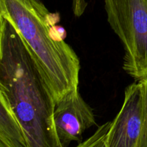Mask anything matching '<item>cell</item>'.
Here are the masks:
<instances>
[{"mask_svg":"<svg viewBox=\"0 0 147 147\" xmlns=\"http://www.w3.org/2000/svg\"><path fill=\"white\" fill-rule=\"evenodd\" d=\"M0 80L24 133L27 147H63L53 121L55 103L30 51L3 17Z\"/></svg>","mask_w":147,"mask_h":147,"instance_id":"obj_1","label":"cell"},{"mask_svg":"<svg viewBox=\"0 0 147 147\" xmlns=\"http://www.w3.org/2000/svg\"><path fill=\"white\" fill-rule=\"evenodd\" d=\"M0 14L13 26L35 61L55 103L78 89L80 63L40 0H0Z\"/></svg>","mask_w":147,"mask_h":147,"instance_id":"obj_2","label":"cell"},{"mask_svg":"<svg viewBox=\"0 0 147 147\" xmlns=\"http://www.w3.org/2000/svg\"><path fill=\"white\" fill-rule=\"evenodd\" d=\"M111 27L124 49L123 68L137 81L147 78V0H104Z\"/></svg>","mask_w":147,"mask_h":147,"instance_id":"obj_3","label":"cell"},{"mask_svg":"<svg viewBox=\"0 0 147 147\" xmlns=\"http://www.w3.org/2000/svg\"><path fill=\"white\" fill-rule=\"evenodd\" d=\"M53 121L63 147H67L73 142L81 143L83 133L96 124L93 109L83 100L79 88L56 103Z\"/></svg>","mask_w":147,"mask_h":147,"instance_id":"obj_4","label":"cell"},{"mask_svg":"<svg viewBox=\"0 0 147 147\" xmlns=\"http://www.w3.org/2000/svg\"><path fill=\"white\" fill-rule=\"evenodd\" d=\"M141 126V88L137 82L125 89L121 109L108 132L106 147H139Z\"/></svg>","mask_w":147,"mask_h":147,"instance_id":"obj_5","label":"cell"},{"mask_svg":"<svg viewBox=\"0 0 147 147\" xmlns=\"http://www.w3.org/2000/svg\"><path fill=\"white\" fill-rule=\"evenodd\" d=\"M0 147H27L24 133L0 80Z\"/></svg>","mask_w":147,"mask_h":147,"instance_id":"obj_6","label":"cell"},{"mask_svg":"<svg viewBox=\"0 0 147 147\" xmlns=\"http://www.w3.org/2000/svg\"><path fill=\"white\" fill-rule=\"evenodd\" d=\"M141 88V126L139 147H147V78L139 80Z\"/></svg>","mask_w":147,"mask_h":147,"instance_id":"obj_7","label":"cell"},{"mask_svg":"<svg viewBox=\"0 0 147 147\" xmlns=\"http://www.w3.org/2000/svg\"><path fill=\"white\" fill-rule=\"evenodd\" d=\"M111 121H108L98 126L97 130L85 142L78 144L76 147H106V137Z\"/></svg>","mask_w":147,"mask_h":147,"instance_id":"obj_8","label":"cell"},{"mask_svg":"<svg viewBox=\"0 0 147 147\" xmlns=\"http://www.w3.org/2000/svg\"><path fill=\"white\" fill-rule=\"evenodd\" d=\"M87 6L86 0H73V11L75 16L80 17L83 15Z\"/></svg>","mask_w":147,"mask_h":147,"instance_id":"obj_9","label":"cell"},{"mask_svg":"<svg viewBox=\"0 0 147 147\" xmlns=\"http://www.w3.org/2000/svg\"><path fill=\"white\" fill-rule=\"evenodd\" d=\"M2 21H3V17H1V14H0V37H1V27H2Z\"/></svg>","mask_w":147,"mask_h":147,"instance_id":"obj_10","label":"cell"},{"mask_svg":"<svg viewBox=\"0 0 147 147\" xmlns=\"http://www.w3.org/2000/svg\"><path fill=\"white\" fill-rule=\"evenodd\" d=\"M40 1H41V0H40Z\"/></svg>","mask_w":147,"mask_h":147,"instance_id":"obj_11","label":"cell"}]
</instances>
